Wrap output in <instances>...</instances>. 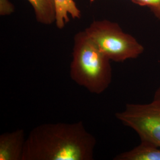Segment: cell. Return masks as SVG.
<instances>
[{
	"mask_svg": "<svg viewBox=\"0 0 160 160\" xmlns=\"http://www.w3.org/2000/svg\"><path fill=\"white\" fill-rule=\"evenodd\" d=\"M14 12V6L10 0H0V15L4 16Z\"/></svg>",
	"mask_w": 160,
	"mask_h": 160,
	"instance_id": "obj_10",
	"label": "cell"
},
{
	"mask_svg": "<svg viewBox=\"0 0 160 160\" xmlns=\"http://www.w3.org/2000/svg\"><path fill=\"white\" fill-rule=\"evenodd\" d=\"M116 118L138 133L141 141L160 147V108L154 103L127 104Z\"/></svg>",
	"mask_w": 160,
	"mask_h": 160,
	"instance_id": "obj_4",
	"label": "cell"
},
{
	"mask_svg": "<svg viewBox=\"0 0 160 160\" xmlns=\"http://www.w3.org/2000/svg\"><path fill=\"white\" fill-rule=\"evenodd\" d=\"M94 1V0H90V2H93Z\"/></svg>",
	"mask_w": 160,
	"mask_h": 160,
	"instance_id": "obj_12",
	"label": "cell"
},
{
	"mask_svg": "<svg viewBox=\"0 0 160 160\" xmlns=\"http://www.w3.org/2000/svg\"><path fill=\"white\" fill-rule=\"evenodd\" d=\"M84 30L111 61L123 62L136 59L144 51V47L131 34L124 32L118 23L95 20Z\"/></svg>",
	"mask_w": 160,
	"mask_h": 160,
	"instance_id": "obj_3",
	"label": "cell"
},
{
	"mask_svg": "<svg viewBox=\"0 0 160 160\" xmlns=\"http://www.w3.org/2000/svg\"><path fill=\"white\" fill-rule=\"evenodd\" d=\"M140 6L147 7L155 17L160 20V0H131Z\"/></svg>",
	"mask_w": 160,
	"mask_h": 160,
	"instance_id": "obj_9",
	"label": "cell"
},
{
	"mask_svg": "<svg viewBox=\"0 0 160 160\" xmlns=\"http://www.w3.org/2000/svg\"><path fill=\"white\" fill-rule=\"evenodd\" d=\"M114 160H160V147L141 141L131 150L116 155Z\"/></svg>",
	"mask_w": 160,
	"mask_h": 160,
	"instance_id": "obj_6",
	"label": "cell"
},
{
	"mask_svg": "<svg viewBox=\"0 0 160 160\" xmlns=\"http://www.w3.org/2000/svg\"><path fill=\"white\" fill-rule=\"evenodd\" d=\"M33 7L38 23L51 25L56 22L57 11L55 0H28Z\"/></svg>",
	"mask_w": 160,
	"mask_h": 160,
	"instance_id": "obj_7",
	"label": "cell"
},
{
	"mask_svg": "<svg viewBox=\"0 0 160 160\" xmlns=\"http://www.w3.org/2000/svg\"><path fill=\"white\" fill-rule=\"evenodd\" d=\"M152 103L160 108V87L155 92Z\"/></svg>",
	"mask_w": 160,
	"mask_h": 160,
	"instance_id": "obj_11",
	"label": "cell"
},
{
	"mask_svg": "<svg viewBox=\"0 0 160 160\" xmlns=\"http://www.w3.org/2000/svg\"><path fill=\"white\" fill-rule=\"evenodd\" d=\"M110 62L85 30L75 34L69 74L77 84L92 94H102L112 82Z\"/></svg>",
	"mask_w": 160,
	"mask_h": 160,
	"instance_id": "obj_2",
	"label": "cell"
},
{
	"mask_svg": "<svg viewBox=\"0 0 160 160\" xmlns=\"http://www.w3.org/2000/svg\"><path fill=\"white\" fill-rule=\"evenodd\" d=\"M56 4V22L55 24L59 29L64 28L70 20L81 17V12L74 0H55Z\"/></svg>",
	"mask_w": 160,
	"mask_h": 160,
	"instance_id": "obj_8",
	"label": "cell"
},
{
	"mask_svg": "<svg viewBox=\"0 0 160 160\" xmlns=\"http://www.w3.org/2000/svg\"><path fill=\"white\" fill-rule=\"evenodd\" d=\"M97 143L84 123H49L26 138L22 160H92Z\"/></svg>",
	"mask_w": 160,
	"mask_h": 160,
	"instance_id": "obj_1",
	"label": "cell"
},
{
	"mask_svg": "<svg viewBox=\"0 0 160 160\" xmlns=\"http://www.w3.org/2000/svg\"><path fill=\"white\" fill-rule=\"evenodd\" d=\"M26 138L23 129L0 135V160H22Z\"/></svg>",
	"mask_w": 160,
	"mask_h": 160,
	"instance_id": "obj_5",
	"label": "cell"
}]
</instances>
